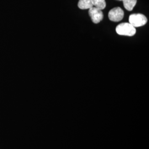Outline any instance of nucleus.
Returning <instances> with one entry per match:
<instances>
[{
  "label": "nucleus",
  "instance_id": "obj_7",
  "mask_svg": "<svg viewBox=\"0 0 149 149\" xmlns=\"http://www.w3.org/2000/svg\"><path fill=\"white\" fill-rule=\"evenodd\" d=\"M93 7H95L100 10H103L106 6L105 0H91Z\"/></svg>",
  "mask_w": 149,
  "mask_h": 149
},
{
  "label": "nucleus",
  "instance_id": "obj_8",
  "mask_svg": "<svg viewBox=\"0 0 149 149\" xmlns=\"http://www.w3.org/2000/svg\"><path fill=\"white\" fill-rule=\"evenodd\" d=\"M122 1H123V0H122Z\"/></svg>",
  "mask_w": 149,
  "mask_h": 149
},
{
  "label": "nucleus",
  "instance_id": "obj_4",
  "mask_svg": "<svg viewBox=\"0 0 149 149\" xmlns=\"http://www.w3.org/2000/svg\"><path fill=\"white\" fill-rule=\"evenodd\" d=\"M124 13L122 9L119 7H115L109 12V19L113 22H119L122 21L124 17Z\"/></svg>",
  "mask_w": 149,
  "mask_h": 149
},
{
  "label": "nucleus",
  "instance_id": "obj_1",
  "mask_svg": "<svg viewBox=\"0 0 149 149\" xmlns=\"http://www.w3.org/2000/svg\"><path fill=\"white\" fill-rule=\"evenodd\" d=\"M116 31L118 34L132 37L136 33V29L129 23H123L116 27Z\"/></svg>",
  "mask_w": 149,
  "mask_h": 149
},
{
  "label": "nucleus",
  "instance_id": "obj_5",
  "mask_svg": "<svg viewBox=\"0 0 149 149\" xmlns=\"http://www.w3.org/2000/svg\"><path fill=\"white\" fill-rule=\"evenodd\" d=\"M78 7L81 10L90 9L93 7L91 0H79L78 2Z\"/></svg>",
  "mask_w": 149,
  "mask_h": 149
},
{
  "label": "nucleus",
  "instance_id": "obj_2",
  "mask_svg": "<svg viewBox=\"0 0 149 149\" xmlns=\"http://www.w3.org/2000/svg\"><path fill=\"white\" fill-rule=\"evenodd\" d=\"M129 23L134 27H140L146 24L148 22L147 18L141 13H134L129 16Z\"/></svg>",
  "mask_w": 149,
  "mask_h": 149
},
{
  "label": "nucleus",
  "instance_id": "obj_3",
  "mask_svg": "<svg viewBox=\"0 0 149 149\" xmlns=\"http://www.w3.org/2000/svg\"><path fill=\"white\" fill-rule=\"evenodd\" d=\"M88 13L92 21L95 24L99 23L103 18V13L102 10L95 7H92L90 8Z\"/></svg>",
  "mask_w": 149,
  "mask_h": 149
},
{
  "label": "nucleus",
  "instance_id": "obj_6",
  "mask_svg": "<svg viewBox=\"0 0 149 149\" xmlns=\"http://www.w3.org/2000/svg\"><path fill=\"white\" fill-rule=\"evenodd\" d=\"M123 2L125 8L128 11H131L136 5L137 0H123Z\"/></svg>",
  "mask_w": 149,
  "mask_h": 149
}]
</instances>
